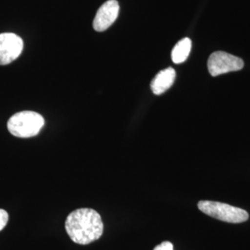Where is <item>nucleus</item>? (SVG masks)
<instances>
[{
  "label": "nucleus",
  "instance_id": "1",
  "mask_svg": "<svg viewBox=\"0 0 250 250\" xmlns=\"http://www.w3.org/2000/svg\"><path fill=\"white\" fill-rule=\"evenodd\" d=\"M65 229L72 241L88 245L97 241L104 231L101 216L93 208H78L67 217Z\"/></svg>",
  "mask_w": 250,
  "mask_h": 250
},
{
  "label": "nucleus",
  "instance_id": "2",
  "mask_svg": "<svg viewBox=\"0 0 250 250\" xmlns=\"http://www.w3.org/2000/svg\"><path fill=\"white\" fill-rule=\"evenodd\" d=\"M45 125L43 116L35 111H21L9 118V133L20 138H29L38 134Z\"/></svg>",
  "mask_w": 250,
  "mask_h": 250
},
{
  "label": "nucleus",
  "instance_id": "3",
  "mask_svg": "<svg viewBox=\"0 0 250 250\" xmlns=\"http://www.w3.org/2000/svg\"><path fill=\"white\" fill-rule=\"evenodd\" d=\"M197 207L205 214L231 224L244 223L250 217L248 211L243 208L216 201L202 200L198 202Z\"/></svg>",
  "mask_w": 250,
  "mask_h": 250
},
{
  "label": "nucleus",
  "instance_id": "4",
  "mask_svg": "<svg viewBox=\"0 0 250 250\" xmlns=\"http://www.w3.org/2000/svg\"><path fill=\"white\" fill-rule=\"evenodd\" d=\"M244 68L243 60L224 51L211 54L208 61V69L211 76H218L224 73L237 72Z\"/></svg>",
  "mask_w": 250,
  "mask_h": 250
},
{
  "label": "nucleus",
  "instance_id": "5",
  "mask_svg": "<svg viewBox=\"0 0 250 250\" xmlns=\"http://www.w3.org/2000/svg\"><path fill=\"white\" fill-rule=\"evenodd\" d=\"M23 41L12 33L0 34V65L14 62L22 52Z\"/></svg>",
  "mask_w": 250,
  "mask_h": 250
},
{
  "label": "nucleus",
  "instance_id": "6",
  "mask_svg": "<svg viewBox=\"0 0 250 250\" xmlns=\"http://www.w3.org/2000/svg\"><path fill=\"white\" fill-rule=\"evenodd\" d=\"M120 11L117 0H108L99 8L94 19L93 26L97 32H104L116 21Z\"/></svg>",
  "mask_w": 250,
  "mask_h": 250
},
{
  "label": "nucleus",
  "instance_id": "7",
  "mask_svg": "<svg viewBox=\"0 0 250 250\" xmlns=\"http://www.w3.org/2000/svg\"><path fill=\"white\" fill-rule=\"evenodd\" d=\"M175 77L176 72L172 68H167L159 72L156 75V77L152 80L150 84L152 92L157 96L163 94L171 87L175 81Z\"/></svg>",
  "mask_w": 250,
  "mask_h": 250
},
{
  "label": "nucleus",
  "instance_id": "8",
  "mask_svg": "<svg viewBox=\"0 0 250 250\" xmlns=\"http://www.w3.org/2000/svg\"><path fill=\"white\" fill-rule=\"evenodd\" d=\"M192 48V42L189 38H184L179 41L171 51V60L175 64L185 62L188 60Z\"/></svg>",
  "mask_w": 250,
  "mask_h": 250
},
{
  "label": "nucleus",
  "instance_id": "9",
  "mask_svg": "<svg viewBox=\"0 0 250 250\" xmlns=\"http://www.w3.org/2000/svg\"><path fill=\"white\" fill-rule=\"evenodd\" d=\"M9 222V214L6 210L0 208V231L3 230Z\"/></svg>",
  "mask_w": 250,
  "mask_h": 250
},
{
  "label": "nucleus",
  "instance_id": "10",
  "mask_svg": "<svg viewBox=\"0 0 250 250\" xmlns=\"http://www.w3.org/2000/svg\"><path fill=\"white\" fill-rule=\"evenodd\" d=\"M154 250H173V245L170 242H163L157 246Z\"/></svg>",
  "mask_w": 250,
  "mask_h": 250
}]
</instances>
